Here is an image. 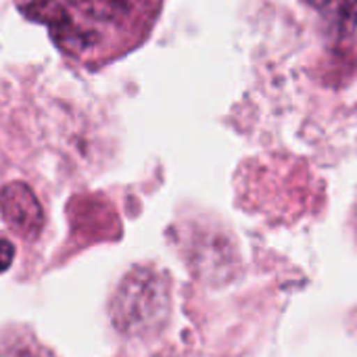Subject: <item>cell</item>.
<instances>
[{
  "label": "cell",
  "instance_id": "cell-1",
  "mask_svg": "<svg viewBox=\"0 0 357 357\" xmlns=\"http://www.w3.org/2000/svg\"><path fill=\"white\" fill-rule=\"evenodd\" d=\"M161 6L163 0H25L23 13L48 27L65 56L98 69L140 46Z\"/></svg>",
  "mask_w": 357,
  "mask_h": 357
},
{
  "label": "cell",
  "instance_id": "cell-2",
  "mask_svg": "<svg viewBox=\"0 0 357 357\" xmlns=\"http://www.w3.org/2000/svg\"><path fill=\"white\" fill-rule=\"evenodd\" d=\"M169 305L167 276L155 268H134L113 295L111 320L128 337H149L167 322Z\"/></svg>",
  "mask_w": 357,
  "mask_h": 357
},
{
  "label": "cell",
  "instance_id": "cell-3",
  "mask_svg": "<svg viewBox=\"0 0 357 357\" xmlns=\"http://www.w3.org/2000/svg\"><path fill=\"white\" fill-rule=\"evenodd\" d=\"M0 215L23 241H36L46 226L44 203L23 180L6 182L0 188Z\"/></svg>",
  "mask_w": 357,
  "mask_h": 357
},
{
  "label": "cell",
  "instance_id": "cell-4",
  "mask_svg": "<svg viewBox=\"0 0 357 357\" xmlns=\"http://www.w3.org/2000/svg\"><path fill=\"white\" fill-rule=\"evenodd\" d=\"M0 357H59L46 347L33 331L25 326H8L0 331Z\"/></svg>",
  "mask_w": 357,
  "mask_h": 357
},
{
  "label": "cell",
  "instance_id": "cell-5",
  "mask_svg": "<svg viewBox=\"0 0 357 357\" xmlns=\"http://www.w3.org/2000/svg\"><path fill=\"white\" fill-rule=\"evenodd\" d=\"M13 257H15V245L6 236H0V274H4L10 268Z\"/></svg>",
  "mask_w": 357,
  "mask_h": 357
}]
</instances>
